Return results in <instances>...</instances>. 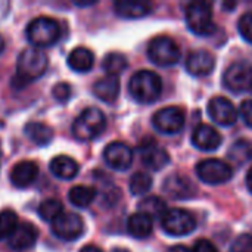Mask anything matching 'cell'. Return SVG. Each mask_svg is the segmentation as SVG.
I'll list each match as a JSON object with an SVG mask.
<instances>
[{
	"mask_svg": "<svg viewBox=\"0 0 252 252\" xmlns=\"http://www.w3.org/2000/svg\"><path fill=\"white\" fill-rule=\"evenodd\" d=\"M140 213L149 216L151 219H162L164 214L168 211L165 202L158 196H146L139 202Z\"/></svg>",
	"mask_w": 252,
	"mask_h": 252,
	"instance_id": "27",
	"label": "cell"
},
{
	"mask_svg": "<svg viewBox=\"0 0 252 252\" xmlns=\"http://www.w3.org/2000/svg\"><path fill=\"white\" fill-rule=\"evenodd\" d=\"M96 198V190L94 188L90 186H74L68 192V199L71 201L72 205L78 208H87Z\"/></svg>",
	"mask_w": 252,
	"mask_h": 252,
	"instance_id": "26",
	"label": "cell"
},
{
	"mask_svg": "<svg viewBox=\"0 0 252 252\" xmlns=\"http://www.w3.org/2000/svg\"><path fill=\"white\" fill-rule=\"evenodd\" d=\"M210 118L220 126H233L238 120V111L235 105L223 96H216L208 102Z\"/></svg>",
	"mask_w": 252,
	"mask_h": 252,
	"instance_id": "12",
	"label": "cell"
},
{
	"mask_svg": "<svg viewBox=\"0 0 252 252\" xmlns=\"http://www.w3.org/2000/svg\"><path fill=\"white\" fill-rule=\"evenodd\" d=\"M227 157L235 165H244L252 159V146L247 140H238L229 149Z\"/></svg>",
	"mask_w": 252,
	"mask_h": 252,
	"instance_id": "28",
	"label": "cell"
},
{
	"mask_svg": "<svg viewBox=\"0 0 252 252\" xmlns=\"http://www.w3.org/2000/svg\"><path fill=\"white\" fill-rule=\"evenodd\" d=\"M38 176V167L32 161H21L10 171V182L16 188H27L35 182Z\"/></svg>",
	"mask_w": 252,
	"mask_h": 252,
	"instance_id": "19",
	"label": "cell"
},
{
	"mask_svg": "<svg viewBox=\"0 0 252 252\" xmlns=\"http://www.w3.org/2000/svg\"><path fill=\"white\" fill-rule=\"evenodd\" d=\"M94 65V56L87 47H75L68 56V66L75 72H87Z\"/></svg>",
	"mask_w": 252,
	"mask_h": 252,
	"instance_id": "23",
	"label": "cell"
},
{
	"mask_svg": "<svg viewBox=\"0 0 252 252\" xmlns=\"http://www.w3.org/2000/svg\"><path fill=\"white\" fill-rule=\"evenodd\" d=\"M224 87L233 93L252 90V65L244 61L233 62L223 74Z\"/></svg>",
	"mask_w": 252,
	"mask_h": 252,
	"instance_id": "8",
	"label": "cell"
},
{
	"mask_svg": "<svg viewBox=\"0 0 252 252\" xmlns=\"http://www.w3.org/2000/svg\"><path fill=\"white\" fill-rule=\"evenodd\" d=\"M239 114H241L242 120L245 121V124L252 128V100L247 99V100H244V102L241 103Z\"/></svg>",
	"mask_w": 252,
	"mask_h": 252,
	"instance_id": "36",
	"label": "cell"
},
{
	"mask_svg": "<svg viewBox=\"0 0 252 252\" xmlns=\"http://www.w3.org/2000/svg\"><path fill=\"white\" fill-rule=\"evenodd\" d=\"M130 192L133 195H145L146 192H149V189L152 188V177L143 171H137L131 176L130 183H128Z\"/></svg>",
	"mask_w": 252,
	"mask_h": 252,
	"instance_id": "32",
	"label": "cell"
},
{
	"mask_svg": "<svg viewBox=\"0 0 252 252\" xmlns=\"http://www.w3.org/2000/svg\"><path fill=\"white\" fill-rule=\"evenodd\" d=\"M196 174L207 185H221L232 179L233 168L221 159L210 158L196 165Z\"/></svg>",
	"mask_w": 252,
	"mask_h": 252,
	"instance_id": "9",
	"label": "cell"
},
{
	"mask_svg": "<svg viewBox=\"0 0 252 252\" xmlns=\"http://www.w3.org/2000/svg\"><path fill=\"white\" fill-rule=\"evenodd\" d=\"M78 170L80 168H78L77 161L66 155H59V157L53 158L50 162V171L53 173V176H56L58 179H62V180L74 179L78 174Z\"/></svg>",
	"mask_w": 252,
	"mask_h": 252,
	"instance_id": "22",
	"label": "cell"
},
{
	"mask_svg": "<svg viewBox=\"0 0 252 252\" xmlns=\"http://www.w3.org/2000/svg\"><path fill=\"white\" fill-rule=\"evenodd\" d=\"M192 252H219L216 245L208 241V239H199L196 241V244L193 245V250Z\"/></svg>",
	"mask_w": 252,
	"mask_h": 252,
	"instance_id": "37",
	"label": "cell"
},
{
	"mask_svg": "<svg viewBox=\"0 0 252 252\" xmlns=\"http://www.w3.org/2000/svg\"><path fill=\"white\" fill-rule=\"evenodd\" d=\"M154 127L164 134H176L185 126V114L177 106H167L155 112L152 118Z\"/></svg>",
	"mask_w": 252,
	"mask_h": 252,
	"instance_id": "10",
	"label": "cell"
},
{
	"mask_svg": "<svg viewBox=\"0 0 252 252\" xmlns=\"http://www.w3.org/2000/svg\"><path fill=\"white\" fill-rule=\"evenodd\" d=\"M140 151V158H142V162L149 167L151 170L154 171H158V170H162L164 167H167V164L170 162V155L168 152L157 145L154 140H149V142H143L139 148Z\"/></svg>",
	"mask_w": 252,
	"mask_h": 252,
	"instance_id": "14",
	"label": "cell"
},
{
	"mask_svg": "<svg viewBox=\"0 0 252 252\" xmlns=\"http://www.w3.org/2000/svg\"><path fill=\"white\" fill-rule=\"evenodd\" d=\"M52 232L63 241H75L84 232V221L75 213H63L52 223Z\"/></svg>",
	"mask_w": 252,
	"mask_h": 252,
	"instance_id": "11",
	"label": "cell"
},
{
	"mask_svg": "<svg viewBox=\"0 0 252 252\" xmlns=\"http://www.w3.org/2000/svg\"><path fill=\"white\" fill-rule=\"evenodd\" d=\"M103 159L111 168L117 171H124L130 168L133 162V151L123 142H112L105 148Z\"/></svg>",
	"mask_w": 252,
	"mask_h": 252,
	"instance_id": "13",
	"label": "cell"
},
{
	"mask_svg": "<svg viewBox=\"0 0 252 252\" xmlns=\"http://www.w3.org/2000/svg\"><path fill=\"white\" fill-rule=\"evenodd\" d=\"M148 56L151 62L158 66H171L180 61V47L177 43L165 35L155 37L148 44Z\"/></svg>",
	"mask_w": 252,
	"mask_h": 252,
	"instance_id": "6",
	"label": "cell"
},
{
	"mask_svg": "<svg viewBox=\"0 0 252 252\" xmlns=\"http://www.w3.org/2000/svg\"><path fill=\"white\" fill-rule=\"evenodd\" d=\"M61 37V30L58 21L49 16H38L32 19L27 27V38L28 41L37 47H49L55 44Z\"/></svg>",
	"mask_w": 252,
	"mask_h": 252,
	"instance_id": "4",
	"label": "cell"
},
{
	"mask_svg": "<svg viewBox=\"0 0 252 252\" xmlns=\"http://www.w3.org/2000/svg\"><path fill=\"white\" fill-rule=\"evenodd\" d=\"M223 142L221 134L211 126L208 124H199L192 134V143L199 149V151H205V152H211L216 151L217 148H220Z\"/></svg>",
	"mask_w": 252,
	"mask_h": 252,
	"instance_id": "15",
	"label": "cell"
},
{
	"mask_svg": "<svg viewBox=\"0 0 252 252\" xmlns=\"http://www.w3.org/2000/svg\"><path fill=\"white\" fill-rule=\"evenodd\" d=\"M152 6L148 1H131V0H120L114 3V10L118 16L126 19H139L149 15Z\"/></svg>",
	"mask_w": 252,
	"mask_h": 252,
	"instance_id": "21",
	"label": "cell"
},
{
	"mask_svg": "<svg viewBox=\"0 0 252 252\" xmlns=\"http://www.w3.org/2000/svg\"><path fill=\"white\" fill-rule=\"evenodd\" d=\"M37 236H38V230L32 224H30V223L18 224L16 230L9 238V247L15 251L30 250L35 245Z\"/></svg>",
	"mask_w": 252,
	"mask_h": 252,
	"instance_id": "18",
	"label": "cell"
},
{
	"mask_svg": "<svg viewBox=\"0 0 252 252\" xmlns=\"http://www.w3.org/2000/svg\"><path fill=\"white\" fill-rule=\"evenodd\" d=\"M238 28H239V32L241 35L252 44V12L248 13H244L239 19V24H238Z\"/></svg>",
	"mask_w": 252,
	"mask_h": 252,
	"instance_id": "33",
	"label": "cell"
},
{
	"mask_svg": "<svg viewBox=\"0 0 252 252\" xmlns=\"http://www.w3.org/2000/svg\"><path fill=\"white\" fill-rule=\"evenodd\" d=\"M164 192L174 199H189L196 195V188L189 177L174 174L164 182Z\"/></svg>",
	"mask_w": 252,
	"mask_h": 252,
	"instance_id": "17",
	"label": "cell"
},
{
	"mask_svg": "<svg viewBox=\"0 0 252 252\" xmlns=\"http://www.w3.org/2000/svg\"><path fill=\"white\" fill-rule=\"evenodd\" d=\"M63 214V205L58 199H46L40 204L38 207V216L44 221H55L59 216Z\"/></svg>",
	"mask_w": 252,
	"mask_h": 252,
	"instance_id": "30",
	"label": "cell"
},
{
	"mask_svg": "<svg viewBox=\"0 0 252 252\" xmlns=\"http://www.w3.org/2000/svg\"><path fill=\"white\" fill-rule=\"evenodd\" d=\"M232 252H252V235H241L235 239Z\"/></svg>",
	"mask_w": 252,
	"mask_h": 252,
	"instance_id": "34",
	"label": "cell"
},
{
	"mask_svg": "<svg viewBox=\"0 0 252 252\" xmlns=\"http://www.w3.org/2000/svg\"><path fill=\"white\" fill-rule=\"evenodd\" d=\"M3 50H4V38L0 35V53H1Z\"/></svg>",
	"mask_w": 252,
	"mask_h": 252,
	"instance_id": "42",
	"label": "cell"
},
{
	"mask_svg": "<svg viewBox=\"0 0 252 252\" xmlns=\"http://www.w3.org/2000/svg\"><path fill=\"white\" fill-rule=\"evenodd\" d=\"M152 229H154L152 219L143 213H136V214L130 216V219L127 221V230L136 239L148 238L152 233Z\"/></svg>",
	"mask_w": 252,
	"mask_h": 252,
	"instance_id": "24",
	"label": "cell"
},
{
	"mask_svg": "<svg viewBox=\"0 0 252 252\" xmlns=\"http://www.w3.org/2000/svg\"><path fill=\"white\" fill-rule=\"evenodd\" d=\"M186 24L196 35H211L216 31L211 3L193 1L186 7Z\"/></svg>",
	"mask_w": 252,
	"mask_h": 252,
	"instance_id": "5",
	"label": "cell"
},
{
	"mask_svg": "<svg viewBox=\"0 0 252 252\" xmlns=\"http://www.w3.org/2000/svg\"><path fill=\"white\" fill-rule=\"evenodd\" d=\"M93 93L97 99L106 103H112L118 99L120 94V80L114 75H105L99 78L93 86Z\"/></svg>",
	"mask_w": 252,
	"mask_h": 252,
	"instance_id": "20",
	"label": "cell"
},
{
	"mask_svg": "<svg viewBox=\"0 0 252 252\" xmlns=\"http://www.w3.org/2000/svg\"><path fill=\"white\" fill-rule=\"evenodd\" d=\"M25 134L32 143H35L38 146H46L53 139L52 128L43 123H28L25 126Z\"/></svg>",
	"mask_w": 252,
	"mask_h": 252,
	"instance_id": "25",
	"label": "cell"
},
{
	"mask_svg": "<svg viewBox=\"0 0 252 252\" xmlns=\"http://www.w3.org/2000/svg\"><path fill=\"white\" fill-rule=\"evenodd\" d=\"M47 65H49L47 56L41 49L28 47L22 50V53L18 56V62H16L18 72L16 77L13 78V84L21 83V86H25L32 80H37L46 72Z\"/></svg>",
	"mask_w": 252,
	"mask_h": 252,
	"instance_id": "1",
	"label": "cell"
},
{
	"mask_svg": "<svg viewBox=\"0 0 252 252\" xmlns=\"http://www.w3.org/2000/svg\"><path fill=\"white\" fill-rule=\"evenodd\" d=\"M114 252H128V251H126V250H115Z\"/></svg>",
	"mask_w": 252,
	"mask_h": 252,
	"instance_id": "43",
	"label": "cell"
},
{
	"mask_svg": "<svg viewBox=\"0 0 252 252\" xmlns=\"http://www.w3.org/2000/svg\"><path fill=\"white\" fill-rule=\"evenodd\" d=\"M162 90L161 78L157 72L142 69L137 71L128 83V92L133 99L139 103H152L155 102Z\"/></svg>",
	"mask_w": 252,
	"mask_h": 252,
	"instance_id": "2",
	"label": "cell"
},
{
	"mask_svg": "<svg viewBox=\"0 0 252 252\" xmlns=\"http://www.w3.org/2000/svg\"><path fill=\"white\" fill-rule=\"evenodd\" d=\"M94 1H75V4L77 6H90V4H93Z\"/></svg>",
	"mask_w": 252,
	"mask_h": 252,
	"instance_id": "41",
	"label": "cell"
},
{
	"mask_svg": "<svg viewBox=\"0 0 252 252\" xmlns=\"http://www.w3.org/2000/svg\"><path fill=\"white\" fill-rule=\"evenodd\" d=\"M71 96V87L66 83H58L53 87V97L59 102H66Z\"/></svg>",
	"mask_w": 252,
	"mask_h": 252,
	"instance_id": "35",
	"label": "cell"
},
{
	"mask_svg": "<svg viewBox=\"0 0 252 252\" xmlns=\"http://www.w3.org/2000/svg\"><path fill=\"white\" fill-rule=\"evenodd\" d=\"M161 226L165 233L179 238L192 233L196 227V223L189 211L182 208H171L161 219Z\"/></svg>",
	"mask_w": 252,
	"mask_h": 252,
	"instance_id": "7",
	"label": "cell"
},
{
	"mask_svg": "<svg viewBox=\"0 0 252 252\" xmlns=\"http://www.w3.org/2000/svg\"><path fill=\"white\" fill-rule=\"evenodd\" d=\"M18 227V216L12 210H3L0 213V241L9 239Z\"/></svg>",
	"mask_w": 252,
	"mask_h": 252,
	"instance_id": "31",
	"label": "cell"
},
{
	"mask_svg": "<svg viewBox=\"0 0 252 252\" xmlns=\"http://www.w3.org/2000/svg\"><path fill=\"white\" fill-rule=\"evenodd\" d=\"M168 252H192V250H189L185 245H174L168 250Z\"/></svg>",
	"mask_w": 252,
	"mask_h": 252,
	"instance_id": "38",
	"label": "cell"
},
{
	"mask_svg": "<svg viewBox=\"0 0 252 252\" xmlns=\"http://www.w3.org/2000/svg\"><path fill=\"white\" fill-rule=\"evenodd\" d=\"M80 252H102V250L97 248V247H94V245H87V247H84Z\"/></svg>",
	"mask_w": 252,
	"mask_h": 252,
	"instance_id": "39",
	"label": "cell"
},
{
	"mask_svg": "<svg viewBox=\"0 0 252 252\" xmlns=\"http://www.w3.org/2000/svg\"><path fill=\"white\" fill-rule=\"evenodd\" d=\"M106 127V117L99 108L84 109L72 124V134L77 140L89 142L103 133Z\"/></svg>",
	"mask_w": 252,
	"mask_h": 252,
	"instance_id": "3",
	"label": "cell"
},
{
	"mask_svg": "<svg viewBox=\"0 0 252 252\" xmlns=\"http://www.w3.org/2000/svg\"><path fill=\"white\" fill-rule=\"evenodd\" d=\"M216 66L214 56L207 50H193L186 59V69L195 77H204L213 72Z\"/></svg>",
	"mask_w": 252,
	"mask_h": 252,
	"instance_id": "16",
	"label": "cell"
},
{
	"mask_svg": "<svg viewBox=\"0 0 252 252\" xmlns=\"http://www.w3.org/2000/svg\"><path fill=\"white\" fill-rule=\"evenodd\" d=\"M128 62H127V58L120 53V52H111L105 56L103 62H102V66L103 69L106 71L108 75H114L117 77L118 74H121L126 68H127Z\"/></svg>",
	"mask_w": 252,
	"mask_h": 252,
	"instance_id": "29",
	"label": "cell"
},
{
	"mask_svg": "<svg viewBox=\"0 0 252 252\" xmlns=\"http://www.w3.org/2000/svg\"><path fill=\"white\" fill-rule=\"evenodd\" d=\"M247 186H248L250 192H251V193H252V167H251V168H250L248 174H247Z\"/></svg>",
	"mask_w": 252,
	"mask_h": 252,
	"instance_id": "40",
	"label": "cell"
}]
</instances>
